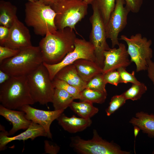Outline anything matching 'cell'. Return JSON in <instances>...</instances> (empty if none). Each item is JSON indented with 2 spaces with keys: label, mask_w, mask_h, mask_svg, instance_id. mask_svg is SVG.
Masks as SVG:
<instances>
[{
  "label": "cell",
  "mask_w": 154,
  "mask_h": 154,
  "mask_svg": "<svg viewBox=\"0 0 154 154\" xmlns=\"http://www.w3.org/2000/svg\"><path fill=\"white\" fill-rule=\"evenodd\" d=\"M76 36L74 29L66 27L48 33L39 43L43 62L49 64L60 62L75 48Z\"/></svg>",
  "instance_id": "obj_1"
},
{
  "label": "cell",
  "mask_w": 154,
  "mask_h": 154,
  "mask_svg": "<svg viewBox=\"0 0 154 154\" xmlns=\"http://www.w3.org/2000/svg\"><path fill=\"white\" fill-rule=\"evenodd\" d=\"M0 102L4 107L12 110L34 104L27 76H11L0 84Z\"/></svg>",
  "instance_id": "obj_2"
},
{
  "label": "cell",
  "mask_w": 154,
  "mask_h": 154,
  "mask_svg": "<svg viewBox=\"0 0 154 154\" xmlns=\"http://www.w3.org/2000/svg\"><path fill=\"white\" fill-rule=\"evenodd\" d=\"M25 7V23L33 29L35 34L44 36L57 30L54 22L56 13L50 5L38 0L28 1Z\"/></svg>",
  "instance_id": "obj_3"
},
{
  "label": "cell",
  "mask_w": 154,
  "mask_h": 154,
  "mask_svg": "<svg viewBox=\"0 0 154 154\" xmlns=\"http://www.w3.org/2000/svg\"><path fill=\"white\" fill-rule=\"evenodd\" d=\"M43 63L39 47L32 45L20 50L15 56L3 60L0 63V70L11 76H27Z\"/></svg>",
  "instance_id": "obj_4"
},
{
  "label": "cell",
  "mask_w": 154,
  "mask_h": 154,
  "mask_svg": "<svg viewBox=\"0 0 154 154\" xmlns=\"http://www.w3.org/2000/svg\"><path fill=\"white\" fill-rule=\"evenodd\" d=\"M56 13L54 22L57 30L75 26L87 14L88 4L83 0H57L50 5Z\"/></svg>",
  "instance_id": "obj_5"
},
{
  "label": "cell",
  "mask_w": 154,
  "mask_h": 154,
  "mask_svg": "<svg viewBox=\"0 0 154 154\" xmlns=\"http://www.w3.org/2000/svg\"><path fill=\"white\" fill-rule=\"evenodd\" d=\"M27 77L30 93L35 103L42 105L52 103L55 88L43 63Z\"/></svg>",
  "instance_id": "obj_6"
},
{
  "label": "cell",
  "mask_w": 154,
  "mask_h": 154,
  "mask_svg": "<svg viewBox=\"0 0 154 154\" xmlns=\"http://www.w3.org/2000/svg\"><path fill=\"white\" fill-rule=\"evenodd\" d=\"M91 139L84 140L78 136L70 138V146L76 152L82 154H129L122 150L118 145L103 139L94 129Z\"/></svg>",
  "instance_id": "obj_7"
},
{
  "label": "cell",
  "mask_w": 154,
  "mask_h": 154,
  "mask_svg": "<svg viewBox=\"0 0 154 154\" xmlns=\"http://www.w3.org/2000/svg\"><path fill=\"white\" fill-rule=\"evenodd\" d=\"M119 39L124 40L127 43V51L131 62L135 64L136 72L147 70V61L151 59L153 57V51L151 48V40L143 37L140 33L132 35L129 38L122 35Z\"/></svg>",
  "instance_id": "obj_8"
},
{
  "label": "cell",
  "mask_w": 154,
  "mask_h": 154,
  "mask_svg": "<svg viewBox=\"0 0 154 154\" xmlns=\"http://www.w3.org/2000/svg\"><path fill=\"white\" fill-rule=\"evenodd\" d=\"M91 5L93 12L90 18L92 29L89 36V41L94 47L96 62L102 69L104 59V52L110 48L106 41L105 25L95 0Z\"/></svg>",
  "instance_id": "obj_9"
},
{
  "label": "cell",
  "mask_w": 154,
  "mask_h": 154,
  "mask_svg": "<svg viewBox=\"0 0 154 154\" xmlns=\"http://www.w3.org/2000/svg\"><path fill=\"white\" fill-rule=\"evenodd\" d=\"M80 59H86L95 62L94 48L93 44L84 39L76 38L75 42V48L68 53L60 62L53 64L43 62L47 69L51 80L64 67L73 64L76 60Z\"/></svg>",
  "instance_id": "obj_10"
},
{
  "label": "cell",
  "mask_w": 154,
  "mask_h": 154,
  "mask_svg": "<svg viewBox=\"0 0 154 154\" xmlns=\"http://www.w3.org/2000/svg\"><path fill=\"white\" fill-rule=\"evenodd\" d=\"M125 0H116L115 8L105 25L106 37L111 40L112 48L118 45L119 33L125 27L130 10L124 5Z\"/></svg>",
  "instance_id": "obj_11"
},
{
  "label": "cell",
  "mask_w": 154,
  "mask_h": 154,
  "mask_svg": "<svg viewBox=\"0 0 154 154\" xmlns=\"http://www.w3.org/2000/svg\"><path fill=\"white\" fill-rule=\"evenodd\" d=\"M25 113V116L28 120L42 126L47 135V137L52 139V135L50 129L52 122L57 119L64 112V110L46 111L34 108L30 105H25L19 110Z\"/></svg>",
  "instance_id": "obj_12"
},
{
  "label": "cell",
  "mask_w": 154,
  "mask_h": 154,
  "mask_svg": "<svg viewBox=\"0 0 154 154\" xmlns=\"http://www.w3.org/2000/svg\"><path fill=\"white\" fill-rule=\"evenodd\" d=\"M118 46V48H110L104 52L103 74L117 70L121 67L126 68L130 64L131 62L129 59V55L125 44L119 43Z\"/></svg>",
  "instance_id": "obj_13"
},
{
  "label": "cell",
  "mask_w": 154,
  "mask_h": 154,
  "mask_svg": "<svg viewBox=\"0 0 154 154\" xmlns=\"http://www.w3.org/2000/svg\"><path fill=\"white\" fill-rule=\"evenodd\" d=\"M32 45L29 29L17 18L10 28L9 37L3 46L20 50Z\"/></svg>",
  "instance_id": "obj_14"
},
{
  "label": "cell",
  "mask_w": 154,
  "mask_h": 154,
  "mask_svg": "<svg viewBox=\"0 0 154 154\" xmlns=\"http://www.w3.org/2000/svg\"><path fill=\"white\" fill-rule=\"evenodd\" d=\"M0 130L1 131L0 133V151L4 150L8 143L15 140L24 141L29 139L33 140L38 137H47L43 127L40 125L33 121L25 131L13 137H9L8 132L1 125Z\"/></svg>",
  "instance_id": "obj_15"
},
{
  "label": "cell",
  "mask_w": 154,
  "mask_h": 154,
  "mask_svg": "<svg viewBox=\"0 0 154 154\" xmlns=\"http://www.w3.org/2000/svg\"><path fill=\"white\" fill-rule=\"evenodd\" d=\"M25 113L22 111L7 108L0 105V115L12 124V127L8 132V136L14 134L18 131L27 129L32 121L27 119Z\"/></svg>",
  "instance_id": "obj_16"
},
{
  "label": "cell",
  "mask_w": 154,
  "mask_h": 154,
  "mask_svg": "<svg viewBox=\"0 0 154 154\" xmlns=\"http://www.w3.org/2000/svg\"><path fill=\"white\" fill-rule=\"evenodd\" d=\"M58 124L65 131L71 133L82 131L91 126L90 119L78 117L75 115L69 117L63 113L57 119Z\"/></svg>",
  "instance_id": "obj_17"
},
{
  "label": "cell",
  "mask_w": 154,
  "mask_h": 154,
  "mask_svg": "<svg viewBox=\"0 0 154 154\" xmlns=\"http://www.w3.org/2000/svg\"><path fill=\"white\" fill-rule=\"evenodd\" d=\"M73 64L79 76L87 83L95 76L102 73V68L95 62L80 59Z\"/></svg>",
  "instance_id": "obj_18"
},
{
  "label": "cell",
  "mask_w": 154,
  "mask_h": 154,
  "mask_svg": "<svg viewBox=\"0 0 154 154\" xmlns=\"http://www.w3.org/2000/svg\"><path fill=\"white\" fill-rule=\"evenodd\" d=\"M55 78L66 82L78 89L81 92L86 88L87 83L79 76L73 64L61 69L56 74Z\"/></svg>",
  "instance_id": "obj_19"
},
{
  "label": "cell",
  "mask_w": 154,
  "mask_h": 154,
  "mask_svg": "<svg viewBox=\"0 0 154 154\" xmlns=\"http://www.w3.org/2000/svg\"><path fill=\"white\" fill-rule=\"evenodd\" d=\"M133 125L138 126L144 133L151 138H154V114L144 112H137L135 117L129 121Z\"/></svg>",
  "instance_id": "obj_20"
},
{
  "label": "cell",
  "mask_w": 154,
  "mask_h": 154,
  "mask_svg": "<svg viewBox=\"0 0 154 154\" xmlns=\"http://www.w3.org/2000/svg\"><path fill=\"white\" fill-rule=\"evenodd\" d=\"M17 8L9 1H0V25L9 28L17 18Z\"/></svg>",
  "instance_id": "obj_21"
},
{
  "label": "cell",
  "mask_w": 154,
  "mask_h": 154,
  "mask_svg": "<svg viewBox=\"0 0 154 154\" xmlns=\"http://www.w3.org/2000/svg\"><path fill=\"white\" fill-rule=\"evenodd\" d=\"M93 104L88 101L76 102L73 101L69 107L80 117L89 119L97 114L99 111L98 109L94 107Z\"/></svg>",
  "instance_id": "obj_22"
},
{
  "label": "cell",
  "mask_w": 154,
  "mask_h": 154,
  "mask_svg": "<svg viewBox=\"0 0 154 154\" xmlns=\"http://www.w3.org/2000/svg\"><path fill=\"white\" fill-rule=\"evenodd\" d=\"M74 97L65 90L55 88L52 103L55 110H64L69 107L74 100Z\"/></svg>",
  "instance_id": "obj_23"
},
{
  "label": "cell",
  "mask_w": 154,
  "mask_h": 154,
  "mask_svg": "<svg viewBox=\"0 0 154 154\" xmlns=\"http://www.w3.org/2000/svg\"><path fill=\"white\" fill-rule=\"evenodd\" d=\"M107 96V92L85 88L81 92L80 100L102 104L105 102Z\"/></svg>",
  "instance_id": "obj_24"
},
{
  "label": "cell",
  "mask_w": 154,
  "mask_h": 154,
  "mask_svg": "<svg viewBox=\"0 0 154 154\" xmlns=\"http://www.w3.org/2000/svg\"><path fill=\"white\" fill-rule=\"evenodd\" d=\"M105 25L115 6L116 0H95Z\"/></svg>",
  "instance_id": "obj_25"
},
{
  "label": "cell",
  "mask_w": 154,
  "mask_h": 154,
  "mask_svg": "<svg viewBox=\"0 0 154 154\" xmlns=\"http://www.w3.org/2000/svg\"><path fill=\"white\" fill-rule=\"evenodd\" d=\"M147 90V87L143 83L133 84L131 86L122 94L126 100H137L141 97Z\"/></svg>",
  "instance_id": "obj_26"
},
{
  "label": "cell",
  "mask_w": 154,
  "mask_h": 154,
  "mask_svg": "<svg viewBox=\"0 0 154 154\" xmlns=\"http://www.w3.org/2000/svg\"><path fill=\"white\" fill-rule=\"evenodd\" d=\"M52 82L55 88L62 89L71 94L74 98L80 99L81 92L76 88L70 85L66 82L54 78Z\"/></svg>",
  "instance_id": "obj_27"
},
{
  "label": "cell",
  "mask_w": 154,
  "mask_h": 154,
  "mask_svg": "<svg viewBox=\"0 0 154 154\" xmlns=\"http://www.w3.org/2000/svg\"><path fill=\"white\" fill-rule=\"evenodd\" d=\"M106 83L102 73L94 77L86 84V88L101 92H107L106 89Z\"/></svg>",
  "instance_id": "obj_28"
},
{
  "label": "cell",
  "mask_w": 154,
  "mask_h": 154,
  "mask_svg": "<svg viewBox=\"0 0 154 154\" xmlns=\"http://www.w3.org/2000/svg\"><path fill=\"white\" fill-rule=\"evenodd\" d=\"M126 100L122 94L113 96L111 98L109 106L106 110L107 115L110 116L115 112L124 105Z\"/></svg>",
  "instance_id": "obj_29"
},
{
  "label": "cell",
  "mask_w": 154,
  "mask_h": 154,
  "mask_svg": "<svg viewBox=\"0 0 154 154\" xmlns=\"http://www.w3.org/2000/svg\"><path fill=\"white\" fill-rule=\"evenodd\" d=\"M120 76V83L138 84L140 83L135 76V72L133 71L131 73L127 72L125 67H121L118 69Z\"/></svg>",
  "instance_id": "obj_30"
},
{
  "label": "cell",
  "mask_w": 154,
  "mask_h": 154,
  "mask_svg": "<svg viewBox=\"0 0 154 154\" xmlns=\"http://www.w3.org/2000/svg\"><path fill=\"white\" fill-rule=\"evenodd\" d=\"M104 80L106 83H109L116 86L120 83L119 73L117 70L111 71L103 74Z\"/></svg>",
  "instance_id": "obj_31"
},
{
  "label": "cell",
  "mask_w": 154,
  "mask_h": 154,
  "mask_svg": "<svg viewBox=\"0 0 154 154\" xmlns=\"http://www.w3.org/2000/svg\"><path fill=\"white\" fill-rule=\"evenodd\" d=\"M20 50L0 45V63L5 59L12 57L18 54Z\"/></svg>",
  "instance_id": "obj_32"
},
{
  "label": "cell",
  "mask_w": 154,
  "mask_h": 154,
  "mask_svg": "<svg viewBox=\"0 0 154 154\" xmlns=\"http://www.w3.org/2000/svg\"><path fill=\"white\" fill-rule=\"evenodd\" d=\"M125 6L133 13H138L141 7L143 0H125Z\"/></svg>",
  "instance_id": "obj_33"
},
{
  "label": "cell",
  "mask_w": 154,
  "mask_h": 154,
  "mask_svg": "<svg viewBox=\"0 0 154 154\" xmlns=\"http://www.w3.org/2000/svg\"><path fill=\"white\" fill-rule=\"evenodd\" d=\"M44 153L56 154L59 152L60 148L56 144H52L47 140L44 141Z\"/></svg>",
  "instance_id": "obj_34"
},
{
  "label": "cell",
  "mask_w": 154,
  "mask_h": 154,
  "mask_svg": "<svg viewBox=\"0 0 154 154\" xmlns=\"http://www.w3.org/2000/svg\"><path fill=\"white\" fill-rule=\"evenodd\" d=\"M10 28L0 26V45L3 46L7 40L9 35Z\"/></svg>",
  "instance_id": "obj_35"
},
{
  "label": "cell",
  "mask_w": 154,
  "mask_h": 154,
  "mask_svg": "<svg viewBox=\"0 0 154 154\" xmlns=\"http://www.w3.org/2000/svg\"><path fill=\"white\" fill-rule=\"evenodd\" d=\"M147 70L148 76L153 82L154 89V62L151 59L147 61Z\"/></svg>",
  "instance_id": "obj_36"
},
{
  "label": "cell",
  "mask_w": 154,
  "mask_h": 154,
  "mask_svg": "<svg viewBox=\"0 0 154 154\" xmlns=\"http://www.w3.org/2000/svg\"><path fill=\"white\" fill-rule=\"evenodd\" d=\"M11 77L8 74L0 70V84L7 81Z\"/></svg>",
  "instance_id": "obj_37"
},
{
  "label": "cell",
  "mask_w": 154,
  "mask_h": 154,
  "mask_svg": "<svg viewBox=\"0 0 154 154\" xmlns=\"http://www.w3.org/2000/svg\"><path fill=\"white\" fill-rule=\"evenodd\" d=\"M134 134L135 137L134 145V151L135 153V140L136 138L137 137L138 134L140 131V129L137 126L134 125Z\"/></svg>",
  "instance_id": "obj_38"
},
{
  "label": "cell",
  "mask_w": 154,
  "mask_h": 154,
  "mask_svg": "<svg viewBox=\"0 0 154 154\" xmlns=\"http://www.w3.org/2000/svg\"><path fill=\"white\" fill-rule=\"evenodd\" d=\"M46 5H50L57 0H38Z\"/></svg>",
  "instance_id": "obj_39"
},
{
  "label": "cell",
  "mask_w": 154,
  "mask_h": 154,
  "mask_svg": "<svg viewBox=\"0 0 154 154\" xmlns=\"http://www.w3.org/2000/svg\"><path fill=\"white\" fill-rule=\"evenodd\" d=\"M88 4H92L95 0H83Z\"/></svg>",
  "instance_id": "obj_40"
},
{
  "label": "cell",
  "mask_w": 154,
  "mask_h": 154,
  "mask_svg": "<svg viewBox=\"0 0 154 154\" xmlns=\"http://www.w3.org/2000/svg\"><path fill=\"white\" fill-rule=\"evenodd\" d=\"M29 1H30L32 2H33L37 1L38 0H27Z\"/></svg>",
  "instance_id": "obj_41"
},
{
  "label": "cell",
  "mask_w": 154,
  "mask_h": 154,
  "mask_svg": "<svg viewBox=\"0 0 154 154\" xmlns=\"http://www.w3.org/2000/svg\"><path fill=\"white\" fill-rule=\"evenodd\" d=\"M152 153L153 154H154V150L153 151V152Z\"/></svg>",
  "instance_id": "obj_42"
}]
</instances>
